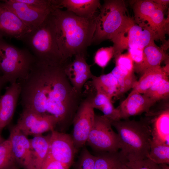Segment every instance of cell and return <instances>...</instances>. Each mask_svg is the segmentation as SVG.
I'll list each match as a JSON object with an SVG mask.
<instances>
[{
  "label": "cell",
  "mask_w": 169,
  "mask_h": 169,
  "mask_svg": "<svg viewBox=\"0 0 169 169\" xmlns=\"http://www.w3.org/2000/svg\"><path fill=\"white\" fill-rule=\"evenodd\" d=\"M15 125L27 136H34L55 130L58 125V121L53 116L41 115L23 109Z\"/></svg>",
  "instance_id": "cell-11"
},
{
  "label": "cell",
  "mask_w": 169,
  "mask_h": 169,
  "mask_svg": "<svg viewBox=\"0 0 169 169\" xmlns=\"http://www.w3.org/2000/svg\"><path fill=\"white\" fill-rule=\"evenodd\" d=\"M95 161V156L84 146L75 163L74 169H94Z\"/></svg>",
  "instance_id": "cell-31"
},
{
  "label": "cell",
  "mask_w": 169,
  "mask_h": 169,
  "mask_svg": "<svg viewBox=\"0 0 169 169\" xmlns=\"http://www.w3.org/2000/svg\"><path fill=\"white\" fill-rule=\"evenodd\" d=\"M22 41L28 46L38 61L61 64L67 60H64L59 48L50 13Z\"/></svg>",
  "instance_id": "cell-4"
},
{
  "label": "cell",
  "mask_w": 169,
  "mask_h": 169,
  "mask_svg": "<svg viewBox=\"0 0 169 169\" xmlns=\"http://www.w3.org/2000/svg\"><path fill=\"white\" fill-rule=\"evenodd\" d=\"M15 164L9 137L0 144V169H8Z\"/></svg>",
  "instance_id": "cell-30"
},
{
  "label": "cell",
  "mask_w": 169,
  "mask_h": 169,
  "mask_svg": "<svg viewBox=\"0 0 169 169\" xmlns=\"http://www.w3.org/2000/svg\"><path fill=\"white\" fill-rule=\"evenodd\" d=\"M66 63L49 64L36 60L27 76L18 81L23 109L54 116L61 129L72 123L83 98L66 75Z\"/></svg>",
  "instance_id": "cell-1"
},
{
  "label": "cell",
  "mask_w": 169,
  "mask_h": 169,
  "mask_svg": "<svg viewBox=\"0 0 169 169\" xmlns=\"http://www.w3.org/2000/svg\"><path fill=\"white\" fill-rule=\"evenodd\" d=\"M36 61L28 50L17 48L0 38V71L6 83L25 79Z\"/></svg>",
  "instance_id": "cell-6"
},
{
  "label": "cell",
  "mask_w": 169,
  "mask_h": 169,
  "mask_svg": "<svg viewBox=\"0 0 169 169\" xmlns=\"http://www.w3.org/2000/svg\"><path fill=\"white\" fill-rule=\"evenodd\" d=\"M88 82L94 89L105 94L112 100L121 94L117 81L111 72L98 76L94 75Z\"/></svg>",
  "instance_id": "cell-23"
},
{
  "label": "cell",
  "mask_w": 169,
  "mask_h": 169,
  "mask_svg": "<svg viewBox=\"0 0 169 169\" xmlns=\"http://www.w3.org/2000/svg\"><path fill=\"white\" fill-rule=\"evenodd\" d=\"M66 62L64 71L66 75L74 90L82 95V90L85 84L94 75L90 66L87 62L86 56L78 54Z\"/></svg>",
  "instance_id": "cell-14"
},
{
  "label": "cell",
  "mask_w": 169,
  "mask_h": 169,
  "mask_svg": "<svg viewBox=\"0 0 169 169\" xmlns=\"http://www.w3.org/2000/svg\"><path fill=\"white\" fill-rule=\"evenodd\" d=\"M94 169H128L127 160L120 151L97 153Z\"/></svg>",
  "instance_id": "cell-25"
},
{
  "label": "cell",
  "mask_w": 169,
  "mask_h": 169,
  "mask_svg": "<svg viewBox=\"0 0 169 169\" xmlns=\"http://www.w3.org/2000/svg\"><path fill=\"white\" fill-rule=\"evenodd\" d=\"M153 1L156 3L166 7L169 4V0H153Z\"/></svg>",
  "instance_id": "cell-38"
},
{
  "label": "cell",
  "mask_w": 169,
  "mask_h": 169,
  "mask_svg": "<svg viewBox=\"0 0 169 169\" xmlns=\"http://www.w3.org/2000/svg\"><path fill=\"white\" fill-rule=\"evenodd\" d=\"M169 75V64L149 69L141 74L133 88L140 93L144 94L157 81Z\"/></svg>",
  "instance_id": "cell-26"
},
{
  "label": "cell",
  "mask_w": 169,
  "mask_h": 169,
  "mask_svg": "<svg viewBox=\"0 0 169 169\" xmlns=\"http://www.w3.org/2000/svg\"><path fill=\"white\" fill-rule=\"evenodd\" d=\"M95 18L96 27L92 44L111 40L125 26L132 18L127 14L123 0H105Z\"/></svg>",
  "instance_id": "cell-5"
},
{
  "label": "cell",
  "mask_w": 169,
  "mask_h": 169,
  "mask_svg": "<svg viewBox=\"0 0 169 169\" xmlns=\"http://www.w3.org/2000/svg\"><path fill=\"white\" fill-rule=\"evenodd\" d=\"M128 169H162L160 164L146 158L140 160L128 161Z\"/></svg>",
  "instance_id": "cell-34"
},
{
  "label": "cell",
  "mask_w": 169,
  "mask_h": 169,
  "mask_svg": "<svg viewBox=\"0 0 169 169\" xmlns=\"http://www.w3.org/2000/svg\"><path fill=\"white\" fill-rule=\"evenodd\" d=\"M156 102L144 94L133 89L127 97L116 108L119 112L120 119L125 120L144 112L147 114L150 113L151 108Z\"/></svg>",
  "instance_id": "cell-16"
},
{
  "label": "cell",
  "mask_w": 169,
  "mask_h": 169,
  "mask_svg": "<svg viewBox=\"0 0 169 169\" xmlns=\"http://www.w3.org/2000/svg\"><path fill=\"white\" fill-rule=\"evenodd\" d=\"M158 40L156 34L147 28L141 26L131 18L124 28L111 40L113 42L114 57L125 49L135 47L144 49L151 42Z\"/></svg>",
  "instance_id": "cell-8"
},
{
  "label": "cell",
  "mask_w": 169,
  "mask_h": 169,
  "mask_svg": "<svg viewBox=\"0 0 169 169\" xmlns=\"http://www.w3.org/2000/svg\"><path fill=\"white\" fill-rule=\"evenodd\" d=\"M56 8H64L76 16L92 19L96 18L101 5L99 0H52Z\"/></svg>",
  "instance_id": "cell-19"
},
{
  "label": "cell",
  "mask_w": 169,
  "mask_h": 169,
  "mask_svg": "<svg viewBox=\"0 0 169 169\" xmlns=\"http://www.w3.org/2000/svg\"><path fill=\"white\" fill-rule=\"evenodd\" d=\"M154 41L144 48L142 63L134 66V71L137 73L141 74L149 69L161 66L162 61L168 59V54L162 48L157 46Z\"/></svg>",
  "instance_id": "cell-22"
},
{
  "label": "cell",
  "mask_w": 169,
  "mask_h": 169,
  "mask_svg": "<svg viewBox=\"0 0 169 169\" xmlns=\"http://www.w3.org/2000/svg\"><path fill=\"white\" fill-rule=\"evenodd\" d=\"M85 92H83L90 98L93 108L100 110L103 115L110 121L120 120L119 112L113 104L112 100L105 94L94 89L87 82Z\"/></svg>",
  "instance_id": "cell-20"
},
{
  "label": "cell",
  "mask_w": 169,
  "mask_h": 169,
  "mask_svg": "<svg viewBox=\"0 0 169 169\" xmlns=\"http://www.w3.org/2000/svg\"><path fill=\"white\" fill-rule=\"evenodd\" d=\"M112 126L107 118L95 114L94 124L86 143L97 153L118 151L120 148V140Z\"/></svg>",
  "instance_id": "cell-9"
},
{
  "label": "cell",
  "mask_w": 169,
  "mask_h": 169,
  "mask_svg": "<svg viewBox=\"0 0 169 169\" xmlns=\"http://www.w3.org/2000/svg\"><path fill=\"white\" fill-rule=\"evenodd\" d=\"M111 72L117 81L121 94L131 89H133L137 83V80L134 73L130 75L126 74L116 66Z\"/></svg>",
  "instance_id": "cell-29"
},
{
  "label": "cell",
  "mask_w": 169,
  "mask_h": 169,
  "mask_svg": "<svg viewBox=\"0 0 169 169\" xmlns=\"http://www.w3.org/2000/svg\"><path fill=\"white\" fill-rule=\"evenodd\" d=\"M50 14L57 43L64 60L78 54L86 57L95 30L96 18H81L60 8H54Z\"/></svg>",
  "instance_id": "cell-2"
},
{
  "label": "cell",
  "mask_w": 169,
  "mask_h": 169,
  "mask_svg": "<svg viewBox=\"0 0 169 169\" xmlns=\"http://www.w3.org/2000/svg\"><path fill=\"white\" fill-rule=\"evenodd\" d=\"M6 83L3 78L2 74L0 71V96L1 95V90Z\"/></svg>",
  "instance_id": "cell-39"
},
{
  "label": "cell",
  "mask_w": 169,
  "mask_h": 169,
  "mask_svg": "<svg viewBox=\"0 0 169 169\" xmlns=\"http://www.w3.org/2000/svg\"><path fill=\"white\" fill-rule=\"evenodd\" d=\"M2 1L31 30L42 23L52 12L34 8L18 0Z\"/></svg>",
  "instance_id": "cell-17"
},
{
  "label": "cell",
  "mask_w": 169,
  "mask_h": 169,
  "mask_svg": "<svg viewBox=\"0 0 169 169\" xmlns=\"http://www.w3.org/2000/svg\"><path fill=\"white\" fill-rule=\"evenodd\" d=\"M5 140L2 136L1 134H0V144Z\"/></svg>",
  "instance_id": "cell-42"
},
{
  "label": "cell",
  "mask_w": 169,
  "mask_h": 169,
  "mask_svg": "<svg viewBox=\"0 0 169 169\" xmlns=\"http://www.w3.org/2000/svg\"><path fill=\"white\" fill-rule=\"evenodd\" d=\"M19 168L17 164H15L8 169H19Z\"/></svg>",
  "instance_id": "cell-41"
},
{
  "label": "cell",
  "mask_w": 169,
  "mask_h": 169,
  "mask_svg": "<svg viewBox=\"0 0 169 169\" xmlns=\"http://www.w3.org/2000/svg\"><path fill=\"white\" fill-rule=\"evenodd\" d=\"M147 158L158 164H169V145L151 140Z\"/></svg>",
  "instance_id": "cell-28"
},
{
  "label": "cell",
  "mask_w": 169,
  "mask_h": 169,
  "mask_svg": "<svg viewBox=\"0 0 169 169\" xmlns=\"http://www.w3.org/2000/svg\"><path fill=\"white\" fill-rule=\"evenodd\" d=\"M51 132L48 156L70 167L77 151L72 136L55 130Z\"/></svg>",
  "instance_id": "cell-12"
},
{
  "label": "cell",
  "mask_w": 169,
  "mask_h": 169,
  "mask_svg": "<svg viewBox=\"0 0 169 169\" xmlns=\"http://www.w3.org/2000/svg\"><path fill=\"white\" fill-rule=\"evenodd\" d=\"M21 90L20 83L17 82L10 84L0 96V134L12 120Z\"/></svg>",
  "instance_id": "cell-18"
},
{
  "label": "cell",
  "mask_w": 169,
  "mask_h": 169,
  "mask_svg": "<svg viewBox=\"0 0 169 169\" xmlns=\"http://www.w3.org/2000/svg\"><path fill=\"white\" fill-rule=\"evenodd\" d=\"M74 117L72 137L78 151L84 146L94 124L95 114L90 96L85 95Z\"/></svg>",
  "instance_id": "cell-10"
},
{
  "label": "cell",
  "mask_w": 169,
  "mask_h": 169,
  "mask_svg": "<svg viewBox=\"0 0 169 169\" xmlns=\"http://www.w3.org/2000/svg\"><path fill=\"white\" fill-rule=\"evenodd\" d=\"M50 134L33 136L29 139L31 156L35 169H41L49 153Z\"/></svg>",
  "instance_id": "cell-24"
},
{
  "label": "cell",
  "mask_w": 169,
  "mask_h": 169,
  "mask_svg": "<svg viewBox=\"0 0 169 169\" xmlns=\"http://www.w3.org/2000/svg\"><path fill=\"white\" fill-rule=\"evenodd\" d=\"M144 49L135 47L128 49V53L134 63H135L134 66L140 64L142 62L144 55Z\"/></svg>",
  "instance_id": "cell-36"
},
{
  "label": "cell",
  "mask_w": 169,
  "mask_h": 169,
  "mask_svg": "<svg viewBox=\"0 0 169 169\" xmlns=\"http://www.w3.org/2000/svg\"><path fill=\"white\" fill-rule=\"evenodd\" d=\"M34 8L51 12L55 8L52 0H18Z\"/></svg>",
  "instance_id": "cell-35"
},
{
  "label": "cell",
  "mask_w": 169,
  "mask_h": 169,
  "mask_svg": "<svg viewBox=\"0 0 169 169\" xmlns=\"http://www.w3.org/2000/svg\"><path fill=\"white\" fill-rule=\"evenodd\" d=\"M31 30L2 1H0V38H14L22 41Z\"/></svg>",
  "instance_id": "cell-15"
},
{
  "label": "cell",
  "mask_w": 169,
  "mask_h": 169,
  "mask_svg": "<svg viewBox=\"0 0 169 169\" xmlns=\"http://www.w3.org/2000/svg\"><path fill=\"white\" fill-rule=\"evenodd\" d=\"M12 155L16 164L24 169H35L29 139L15 125L9 127Z\"/></svg>",
  "instance_id": "cell-13"
},
{
  "label": "cell",
  "mask_w": 169,
  "mask_h": 169,
  "mask_svg": "<svg viewBox=\"0 0 169 169\" xmlns=\"http://www.w3.org/2000/svg\"><path fill=\"white\" fill-rule=\"evenodd\" d=\"M143 94L156 102L168 98L169 95L168 76L157 81Z\"/></svg>",
  "instance_id": "cell-27"
},
{
  "label": "cell",
  "mask_w": 169,
  "mask_h": 169,
  "mask_svg": "<svg viewBox=\"0 0 169 169\" xmlns=\"http://www.w3.org/2000/svg\"><path fill=\"white\" fill-rule=\"evenodd\" d=\"M160 165L162 169H169V165L165 164H160Z\"/></svg>",
  "instance_id": "cell-40"
},
{
  "label": "cell",
  "mask_w": 169,
  "mask_h": 169,
  "mask_svg": "<svg viewBox=\"0 0 169 169\" xmlns=\"http://www.w3.org/2000/svg\"><path fill=\"white\" fill-rule=\"evenodd\" d=\"M147 115L154 116L148 121L151 127L152 140L169 145V108L168 106L157 112Z\"/></svg>",
  "instance_id": "cell-21"
},
{
  "label": "cell",
  "mask_w": 169,
  "mask_h": 169,
  "mask_svg": "<svg viewBox=\"0 0 169 169\" xmlns=\"http://www.w3.org/2000/svg\"><path fill=\"white\" fill-rule=\"evenodd\" d=\"M115 66L125 74L130 75L134 73V64L128 53L115 57Z\"/></svg>",
  "instance_id": "cell-33"
},
{
  "label": "cell",
  "mask_w": 169,
  "mask_h": 169,
  "mask_svg": "<svg viewBox=\"0 0 169 169\" xmlns=\"http://www.w3.org/2000/svg\"><path fill=\"white\" fill-rule=\"evenodd\" d=\"M115 53V49L113 46L100 48L95 54L94 58V63L99 67L104 68L114 57Z\"/></svg>",
  "instance_id": "cell-32"
},
{
  "label": "cell",
  "mask_w": 169,
  "mask_h": 169,
  "mask_svg": "<svg viewBox=\"0 0 169 169\" xmlns=\"http://www.w3.org/2000/svg\"><path fill=\"white\" fill-rule=\"evenodd\" d=\"M167 7L153 0H138L134 3L133 18L138 25L153 32L158 40H163L169 32V19L165 17Z\"/></svg>",
  "instance_id": "cell-7"
},
{
  "label": "cell",
  "mask_w": 169,
  "mask_h": 169,
  "mask_svg": "<svg viewBox=\"0 0 169 169\" xmlns=\"http://www.w3.org/2000/svg\"><path fill=\"white\" fill-rule=\"evenodd\" d=\"M69 168L48 156L41 169H69Z\"/></svg>",
  "instance_id": "cell-37"
},
{
  "label": "cell",
  "mask_w": 169,
  "mask_h": 169,
  "mask_svg": "<svg viewBox=\"0 0 169 169\" xmlns=\"http://www.w3.org/2000/svg\"><path fill=\"white\" fill-rule=\"evenodd\" d=\"M110 121L119 137L120 152L128 161L147 158L152 139L148 121L128 119Z\"/></svg>",
  "instance_id": "cell-3"
}]
</instances>
